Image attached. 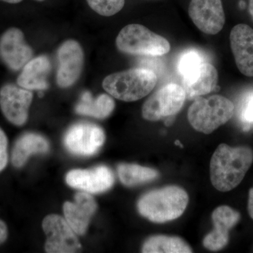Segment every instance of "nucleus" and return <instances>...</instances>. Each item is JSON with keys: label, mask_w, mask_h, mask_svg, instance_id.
I'll use <instances>...</instances> for the list:
<instances>
[{"label": "nucleus", "mask_w": 253, "mask_h": 253, "mask_svg": "<svg viewBox=\"0 0 253 253\" xmlns=\"http://www.w3.org/2000/svg\"><path fill=\"white\" fill-rule=\"evenodd\" d=\"M253 163V151L249 146L231 147L221 144L212 155L211 178L221 192L235 189L244 179Z\"/></svg>", "instance_id": "obj_1"}, {"label": "nucleus", "mask_w": 253, "mask_h": 253, "mask_svg": "<svg viewBox=\"0 0 253 253\" xmlns=\"http://www.w3.org/2000/svg\"><path fill=\"white\" fill-rule=\"evenodd\" d=\"M188 204L189 196L184 189L169 186L144 195L138 202V210L149 220L164 223L182 215Z\"/></svg>", "instance_id": "obj_2"}, {"label": "nucleus", "mask_w": 253, "mask_h": 253, "mask_svg": "<svg viewBox=\"0 0 253 253\" xmlns=\"http://www.w3.org/2000/svg\"><path fill=\"white\" fill-rule=\"evenodd\" d=\"M157 82V76L151 70L132 68L109 75L105 78L102 86L113 97L131 102L150 94Z\"/></svg>", "instance_id": "obj_3"}, {"label": "nucleus", "mask_w": 253, "mask_h": 253, "mask_svg": "<svg viewBox=\"0 0 253 253\" xmlns=\"http://www.w3.org/2000/svg\"><path fill=\"white\" fill-rule=\"evenodd\" d=\"M234 109L232 101L221 95L199 97L189 107L188 120L196 130L211 134L231 120Z\"/></svg>", "instance_id": "obj_4"}, {"label": "nucleus", "mask_w": 253, "mask_h": 253, "mask_svg": "<svg viewBox=\"0 0 253 253\" xmlns=\"http://www.w3.org/2000/svg\"><path fill=\"white\" fill-rule=\"evenodd\" d=\"M116 46L125 54L139 56H163L171 49L167 39L140 24L123 28L116 38Z\"/></svg>", "instance_id": "obj_5"}, {"label": "nucleus", "mask_w": 253, "mask_h": 253, "mask_svg": "<svg viewBox=\"0 0 253 253\" xmlns=\"http://www.w3.org/2000/svg\"><path fill=\"white\" fill-rule=\"evenodd\" d=\"M186 99L183 86L174 83L166 84L155 91L142 107V116L149 121H158L179 112Z\"/></svg>", "instance_id": "obj_6"}, {"label": "nucleus", "mask_w": 253, "mask_h": 253, "mask_svg": "<svg viewBox=\"0 0 253 253\" xmlns=\"http://www.w3.org/2000/svg\"><path fill=\"white\" fill-rule=\"evenodd\" d=\"M42 227L46 236V252L76 253L81 249V244L76 232L66 219L56 214H51L44 218Z\"/></svg>", "instance_id": "obj_7"}, {"label": "nucleus", "mask_w": 253, "mask_h": 253, "mask_svg": "<svg viewBox=\"0 0 253 253\" xmlns=\"http://www.w3.org/2000/svg\"><path fill=\"white\" fill-rule=\"evenodd\" d=\"M104 131L96 125L78 123L71 126L64 138L68 151L78 156H92L104 144Z\"/></svg>", "instance_id": "obj_8"}, {"label": "nucleus", "mask_w": 253, "mask_h": 253, "mask_svg": "<svg viewBox=\"0 0 253 253\" xmlns=\"http://www.w3.org/2000/svg\"><path fill=\"white\" fill-rule=\"evenodd\" d=\"M189 14L196 27L207 35L217 34L225 24L221 0H191Z\"/></svg>", "instance_id": "obj_9"}, {"label": "nucleus", "mask_w": 253, "mask_h": 253, "mask_svg": "<svg viewBox=\"0 0 253 253\" xmlns=\"http://www.w3.org/2000/svg\"><path fill=\"white\" fill-rule=\"evenodd\" d=\"M33 93L13 84H5L0 90V108L5 118L16 126L27 121Z\"/></svg>", "instance_id": "obj_10"}, {"label": "nucleus", "mask_w": 253, "mask_h": 253, "mask_svg": "<svg viewBox=\"0 0 253 253\" xmlns=\"http://www.w3.org/2000/svg\"><path fill=\"white\" fill-rule=\"evenodd\" d=\"M33 51L21 30L11 28L0 37V58L12 71H19L31 61Z\"/></svg>", "instance_id": "obj_11"}, {"label": "nucleus", "mask_w": 253, "mask_h": 253, "mask_svg": "<svg viewBox=\"0 0 253 253\" xmlns=\"http://www.w3.org/2000/svg\"><path fill=\"white\" fill-rule=\"evenodd\" d=\"M59 69L57 83L60 87L67 88L77 82L83 71L84 53L77 41L64 42L58 50Z\"/></svg>", "instance_id": "obj_12"}, {"label": "nucleus", "mask_w": 253, "mask_h": 253, "mask_svg": "<svg viewBox=\"0 0 253 253\" xmlns=\"http://www.w3.org/2000/svg\"><path fill=\"white\" fill-rule=\"evenodd\" d=\"M66 179L71 187L92 194L111 189L115 181L112 171L104 166L92 169H74L68 173Z\"/></svg>", "instance_id": "obj_13"}, {"label": "nucleus", "mask_w": 253, "mask_h": 253, "mask_svg": "<svg viewBox=\"0 0 253 253\" xmlns=\"http://www.w3.org/2000/svg\"><path fill=\"white\" fill-rule=\"evenodd\" d=\"M231 49L240 72L253 77V29L248 25H236L230 33Z\"/></svg>", "instance_id": "obj_14"}, {"label": "nucleus", "mask_w": 253, "mask_h": 253, "mask_svg": "<svg viewBox=\"0 0 253 253\" xmlns=\"http://www.w3.org/2000/svg\"><path fill=\"white\" fill-rule=\"evenodd\" d=\"M214 229L204 239V246L212 251L224 249L229 242V231L239 222L241 214L227 206H219L212 212Z\"/></svg>", "instance_id": "obj_15"}, {"label": "nucleus", "mask_w": 253, "mask_h": 253, "mask_svg": "<svg viewBox=\"0 0 253 253\" xmlns=\"http://www.w3.org/2000/svg\"><path fill=\"white\" fill-rule=\"evenodd\" d=\"M182 78L183 88L189 99H196L219 89L217 69L209 63H201Z\"/></svg>", "instance_id": "obj_16"}, {"label": "nucleus", "mask_w": 253, "mask_h": 253, "mask_svg": "<svg viewBox=\"0 0 253 253\" xmlns=\"http://www.w3.org/2000/svg\"><path fill=\"white\" fill-rule=\"evenodd\" d=\"M96 209L94 198L86 193L76 194L74 203L66 202L63 205L65 219L78 235L86 232Z\"/></svg>", "instance_id": "obj_17"}, {"label": "nucleus", "mask_w": 253, "mask_h": 253, "mask_svg": "<svg viewBox=\"0 0 253 253\" xmlns=\"http://www.w3.org/2000/svg\"><path fill=\"white\" fill-rule=\"evenodd\" d=\"M51 71V63L45 56H38L28 61L17 78V84L28 90L47 89V76Z\"/></svg>", "instance_id": "obj_18"}, {"label": "nucleus", "mask_w": 253, "mask_h": 253, "mask_svg": "<svg viewBox=\"0 0 253 253\" xmlns=\"http://www.w3.org/2000/svg\"><path fill=\"white\" fill-rule=\"evenodd\" d=\"M49 149V143L43 136L33 133L24 134L14 145L11 157L13 165L21 168L31 155L46 153Z\"/></svg>", "instance_id": "obj_19"}, {"label": "nucleus", "mask_w": 253, "mask_h": 253, "mask_svg": "<svg viewBox=\"0 0 253 253\" xmlns=\"http://www.w3.org/2000/svg\"><path fill=\"white\" fill-rule=\"evenodd\" d=\"M114 108V100L109 95L101 94L94 99L91 93L86 91L82 96L76 111L78 114L103 119L110 116Z\"/></svg>", "instance_id": "obj_20"}, {"label": "nucleus", "mask_w": 253, "mask_h": 253, "mask_svg": "<svg viewBox=\"0 0 253 253\" xmlns=\"http://www.w3.org/2000/svg\"><path fill=\"white\" fill-rule=\"evenodd\" d=\"M144 253H190L192 250L184 240L175 236H154L144 243Z\"/></svg>", "instance_id": "obj_21"}, {"label": "nucleus", "mask_w": 253, "mask_h": 253, "mask_svg": "<svg viewBox=\"0 0 253 253\" xmlns=\"http://www.w3.org/2000/svg\"><path fill=\"white\" fill-rule=\"evenodd\" d=\"M121 182L126 186H134L154 180L159 174L151 168L134 164H121L118 168Z\"/></svg>", "instance_id": "obj_22"}, {"label": "nucleus", "mask_w": 253, "mask_h": 253, "mask_svg": "<svg viewBox=\"0 0 253 253\" xmlns=\"http://www.w3.org/2000/svg\"><path fill=\"white\" fill-rule=\"evenodd\" d=\"M89 7L103 16H112L124 7L125 0H86Z\"/></svg>", "instance_id": "obj_23"}, {"label": "nucleus", "mask_w": 253, "mask_h": 253, "mask_svg": "<svg viewBox=\"0 0 253 253\" xmlns=\"http://www.w3.org/2000/svg\"><path fill=\"white\" fill-rule=\"evenodd\" d=\"M204 59L199 52L196 51H186L181 55L178 63V71L181 76L184 77L186 74L197 68L201 63H204Z\"/></svg>", "instance_id": "obj_24"}, {"label": "nucleus", "mask_w": 253, "mask_h": 253, "mask_svg": "<svg viewBox=\"0 0 253 253\" xmlns=\"http://www.w3.org/2000/svg\"><path fill=\"white\" fill-rule=\"evenodd\" d=\"M7 137L0 127V172L6 168L8 162Z\"/></svg>", "instance_id": "obj_25"}, {"label": "nucleus", "mask_w": 253, "mask_h": 253, "mask_svg": "<svg viewBox=\"0 0 253 253\" xmlns=\"http://www.w3.org/2000/svg\"><path fill=\"white\" fill-rule=\"evenodd\" d=\"M241 120L246 124L253 123V94L249 95L245 101L244 107L241 111Z\"/></svg>", "instance_id": "obj_26"}, {"label": "nucleus", "mask_w": 253, "mask_h": 253, "mask_svg": "<svg viewBox=\"0 0 253 253\" xmlns=\"http://www.w3.org/2000/svg\"><path fill=\"white\" fill-rule=\"evenodd\" d=\"M7 227L4 221L0 220V245L3 244L7 238Z\"/></svg>", "instance_id": "obj_27"}, {"label": "nucleus", "mask_w": 253, "mask_h": 253, "mask_svg": "<svg viewBox=\"0 0 253 253\" xmlns=\"http://www.w3.org/2000/svg\"><path fill=\"white\" fill-rule=\"evenodd\" d=\"M248 211H249L250 216L253 219V186L249 191Z\"/></svg>", "instance_id": "obj_28"}, {"label": "nucleus", "mask_w": 253, "mask_h": 253, "mask_svg": "<svg viewBox=\"0 0 253 253\" xmlns=\"http://www.w3.org/2000/svg\"><path fill=\"white\" fill-rule=\"evenodd\" d=\"M249 11L250 14H251V17H252L253 20V0H250Z\"/></svg>", "instance_id": "obj_29"}, {"label": "nucleus", "mask_w": 253, "mask_h": 253, "mask_svg": "<svg viewBox=\"0 0 253 253\" xmlns=\"http://www.w3.org/2000/svg\"><path fill=\"white\" fill-rule=\"evenodd\" d=\"M1 1H4V2L9 3V4H18L21 2L23 0H1Z\"/></svg>", "instance_id": "obj_30"}, {"label": "nucleus", "mask_w": 253, "mask_h": 253, "mask_svg": "<svg viewBox=\"0 0 253 253\" xmlns=\"http://www.w3.org/2000/svg\"><path fill=\"white\" fill-rule=\"evenodd\" d=\"M175 144L178 145V146H181V147H182V146H181V142L179 141H176Z\"/></svg>", "instance_id": "obj_31"}, {"label": "nucleus", "mask_w": 253, "mask_h": 253, "mask_svg": "<svg viewBox=\"0 0 253 253\" xmlns=\"http://www.w3.org/2000/svg\"><path fill=\"white\" fill-rule=\"evenodd\" d=\"M38 1H43V0H38Z\"/></svg>", "instance_id": "obj_32"}]
</instances>
